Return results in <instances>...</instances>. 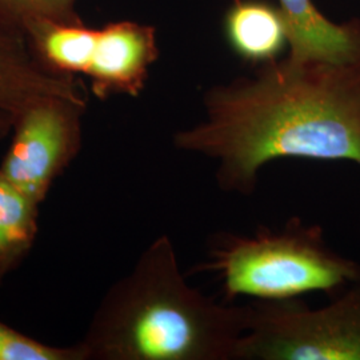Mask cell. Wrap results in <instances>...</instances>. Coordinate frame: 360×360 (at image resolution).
Masks as SVG:
<instances>
[{"mask_svg":"<svg viewBox=\"0 0 360 360\" xmlns=\"http://www.w3.org/2000/svg\"><path fill=\"white\" fill-rule=\"evenodd\" d=\"M193 272L215 274L227 303L245 296L283 302L312 292L339 294L359 281L360 263L333 250L323 227L292 218L276 230L219 233Z\"/></svg>","mask_w":360,"mask_h":360,"instance_id":"3957f363","label":"cell"},{"mask_svg":"<svg viewBox=\"0 0 360 360\" xmlns=\"http://www.w3.org/2000/svg\"><path fill=\"white\" fill-rule=\"evenodd\" d=\"M77 4V0H0V25L25 34L38 22H79Z\"/></svg>","mask_w":360,"mask_h":360,"instance_id":"8fae6325","label":"cell"},{"mask_svg":"<svg viewBox=\"0 0 360 360\" xmlns=\"http://www.w3.org/2000/svg\"><path fill=\"white\" fill-rule=\"evenodd\" d=\"M203 110L174 146L215 162L223 191L254 193L262 168L284 158L360 167V63L276 59L208 89Z\"/></svg>","mask_w":360,"mask_h":360,"instance_id":"6da1fadb","label":"cell"},{"mask_svg":"<svg viewBox=\"0 0 360 360\" xmlns=\"http://www.w3.org/2000/svg\"><path fill=\"white\" fill-rule=\"evenodd\" d=\"M248 321V304L188 283L162 235L107 291L80 345L87 360H235Z\"/></svg>","mask_w":360,"mask_h":360,"instance_id":"7a4b0ae2","label":"cell"},{"mask_svg":"<svg viewBox=\"0 0 360 360\" xmlns=\"http://www.w3.org/2000/svg\"><path fill=\"white\" fill-rule=\"evenodd\" d=\"M224 32L232 51L252 65L279 59L288 44L279 7L266 0H231L224 16Z\"/></svg>","mask_w":360,"mask_h":360,"instance_id":"9c48e42d","label":"cell"},{"mask_svg":"<svg viewBox=\"0 0 360 360\" xmlns=\"http://www.w3.org/2000/svg\"><path fill=\"white\" fill-rule=\"evenodd\" d=\"M0 360H87L79 343L74 347H52L0 322Z\"/></svg>","mask_w":360,"mask_h":360,"instance_id":"7c38bea8","label":"cell"},{"mask_svg":"<svg viewBox=\"0 0 360 360\" xmlns=\"http://www.w3.org/2000/svg\"><path fill=\"white\" fill-rule=\"evenodd\" d=\"M39 206L0 172V278L20 262L34 243Z\"/></svg>","mask_w":360,"mask_h":360,"instance_id":"30bf717a","label":"cell"},{"mask_svg":"<svg viewBox=\"0 0 360 360\" xmlns=\"http://www.w3.org/2000/svg\"><path fill=\"white\" fill-rule=\"evenodd\" d=\"M159 56L155 27L135 20L111 22L98 28L83 77L90 80L92 94L101 101L115 95L136 98Z\"/></svg>","mask_w":360,"mask_h":360,"instance_id":"8992f818","label":"cell"},{"mask_svg":"<svg viewBox=\"0 0 360 360\" xmlns=\"http://www.w3.org/2000/svg\"><path fill=\"white\" fill-rule=\"evenodd\" d=\"M15 114L0 110V139L6 138L13 129Z\"/></svg>","mask_w":360,"mask_h":360,"instance_id":"4fadbf2b","label":"cell"},{"mask_svg":"<svg viewBox=\"0 0 360 360\" xmlns=\"http://www.w3.org/2000/svg\"><path fill=\"white\" fill-rule=\"evenodd\" d=\"M294 60L334 65L360 63V19L335 23L312 0H278Z\"/></svg>","mask_w":360,"mask_h":360,"instance_id":"ba28073f","label":"cell"},{"mask_svg":"<svg viewBox=\"0 0 360 360\" xmlns=\"http://www.w3.org/2000/svg\"><path fill=\"white\" fill-rule=\"evenodd\" d=\"M52 96L77 103L89 102L79 77L49 71L39 62L23 32L0 25V110L16 115L27 105Z\"/></svg>","mask_w":360,"mask_h":360,"instance_id":"52a82bcc","label":"cell"},{"mask_svg":"<svg viewBox=\"0 0 360 360\" xmlns=\"http://www.w3.org/2000/svg\"><path fill=\"white\" fill-rule=\"evenodd\" d=\"M87 104L44 98L15 116L13 141L0 172L41 205L82 146V117Z\"/></svg>","mask_w":360,"mask_h":360,"instance_id":"5b68a950","label":"cell"},{"mask_svg":"<svg viewBox=\"0 0 360 360\" xmlns=\"http://www.w3.org/2000/svg\"><path fill=\"white\" fill-rule=\"evenodd\" d=\"M235 360H360V279L321 309L257 302Z\"/></svg>","mask_w":360,"mask_h":360,"instance_id":"277c9868","label":"cell"}]
</instances>
